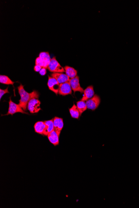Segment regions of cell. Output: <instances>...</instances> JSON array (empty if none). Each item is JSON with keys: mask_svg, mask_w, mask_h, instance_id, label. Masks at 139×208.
I'll list each match as a JSON object with an SVG mask.
<instances>
[{"mask_svg": "<svg viewBox=\"0 0 139 208\" xmlns=\"http://www.w3.org/2000/svg\"><path fill=\"white\" fill-rule=\"evenodd\" d=\"M84 95L81 100L85 102L92 98L94 95L93 86L92 85L87 86L84 90Z\"/></svg>", "mask_w": 139, "mask_h": 208, "instance_id": "obj_12", "label": "cell"}, {"mask_svg": "<svg viewBox=\"0 0 139 208\" xmlns=\"http://www.w3.org/2000/svg\"><path fill=\"white\" fill-rule=\"evenodd\" d=\"M72 89L69 81L60 84L59 94L62 96H66L69 94H71L72 92Z\"/></svg>", "mask_w": 139, "mask_h": 208, "instance_id": "obj_8", "label": "cell"}, {"mask_svg": "<svg viewBox=\"0 0 139 208\" xmlns=\"http://www.w3.org/2000/svg\"><path fill=\"white\" fill-rule=\"evenodd\" d=\"M101 98L97 95H94L92 98L86 101V103L87 109L94 111L97 109L100 103Z\"/></svg>", "mask_w": 139, "mask_h": 208, "instance_id": "obj_5", "label": "cell"}, {"mask_svg": "<svg viewBox=\"0 0 139 208\" xmlns=\"http://www.w3.org/2000/svg\"><path fill=\"white\" fill-rule=\"evenodd\" d=\"M48 69L53 73H63L65 72L64 68H62L58 62L55 57L51 59Z\"/></svg>", "mask_w": 139, "mask_h": 208, "instance_id": "obj_2", "label": "cell"}, {"mask_svg": "<svg viewBox=\"0 0 139 208\" xmlns=\"http://www.w3.org/2000/svg\"><path fill=\"white\" fill-rule=\"evenodd\" d=\"M53 119L55 130L61 132L64 126L63 119L58 117H55Z\"/></svg>", "mask_w": 139, "mask_h": 208, "instance_id": "obj_13", "label": "cell"}, {"mask_svg": "<svg viewBox=\"0 0 139 208\" xmlns=\"http://www.w3.org/2000/svg\"><path fill=\"white\" fill-rule=\"evenodd\" d=\"M39 57L40 58L43 62V67L45 69H48L51 60L48 52H43L40 53Z\"/></svg>", "mask_w": 139, "mask_h": 208, "instance_id": "obj_11", "label": "cell"}, {"mask_svg": "<svg viewBox=\"0 0 139 208\" xmlns=\"http://www.w3.org/2000/svg\"><path fill=\"white\" fill-rule=\"evenodd\" d=\"M48 86L49 89L55 93L56 95L59 94L60 84L58 82L56 79L52 77L48 76Z\"/></svg>", "mask_w": 139, "mask_h": 208, "instance_id": "obj_6", "label": "cell"}, {"mask_svg": "<svg viewBox=\"0 0 139 208\" xmlns=\"http://www.w3.org/2000/svg\"><path fill=\"white\" fill-rule=\"evenodd\" d=\"M69 81L74 92H80L81 93L84 92V89L81 87L80 84L79 77L78 76H76L74 78L70 79Z\"/></svg>", "mask_w": 139, "mask_h": 208, "instance_id": "obj_7", "label": "cell"}, {"mask_svg": "<svg viewBox=\"0 0 139 208\" xmlns=\"http://www.w3.org/2000/svg\"><path fill=\"white\" fill-rule=\"evenodd\" d=\"M39 72L41 76L45 75L47 73L46 69H45V68H42L40 71Z\"/></svg>", "mask_w": 139, "mask_h": 208, "instance_id": "obj_21", "label": "cell"}, {"mask_svg": "<svg viewBox=\"0 0 139 208\" xmlns=\"http://www.w3.org/2000/svg\"><path fill=\"white\" fill-rule=\"evenodd\" d=\"M0 82L1 83L4 84V85H13L15 82L12 81L8 76L1 75L0 76Z\"/></svg>", "mask_w": 139, "mask_h": 208, "instance_id": "obj_19", "label": "cell"}, {"mask_svg": "<svg viewBox=\"0 0 139 208\" xmlns=\"http://www.w3.org/2000/svg\"><path fill=\"white\" fill-rule=\"evenodd\" d=\"M45 124L44 121H38L35 123L34 126L35 132L43 135L45 129Z\"/></svg>", "mask_w": 139, "mask_h": 208, "instance_id": "obj_14", "label": "cell"}, {"mask_svg": "<svg viewBox=\"0 0 139 208\" xmlns=\"http://www.w3.org/2000/svg\"><path fill=\"white\" fill-rule=\"evenodd\" d=\"M42 68H43L40 66L36 65L35 66V67H34V69L36 72H39Z\"/></svg>", "mask_w": 139, "mask_h": 208, "instance_id": "obj_22", "label": "cell"}, {"mask_svg": "<svg viewBox=\"0 0 139 208\" xmlns=\"http://www.w3.org/2000/svg\"><path fill=\"white\" fill-rule=\"evenodd\" d=\"M64 68L66 74L70 79L74 78L77 76V71L74 68L68 66H66Z\"/></svg>", "mask_w": 139, "mask_h": 208, "instance_id": "obj_16", "label": "cell"}, {"mask_svg": "<svg viewBox=\"0 0 139 208\" xmlns=\"http://www.w3.org/2000/svg\"><path fill=\"white\" fill-rule=\"evenodd\" d=\"M22 113L28 114V113L25 112L21 107L19 104H17L12 102L11 98H10V101L9 102V108L7 113L5 115H11L12 116L16 113Z\"/></svg>", "mask_w": 139, "mask_h": 208, "instance_id": "obj_3", "label": "cell"}, {"mask_svg": "<svg viewBox=\"0 0 139 208\" xmlns=\"http://www.w3.org/2000/svg\"><path fill=\"white\" fill-rule=\"evenodd\" d=\"M8 88H9V87H7L6 89L4 90L0 89V99H2V96L4 94H6V93H9V92L8 91Z\"/></svg>", "mask_w": 139, "mask_h": 208, "instance_id": "obj_20", "label": "cell"}, {"mask_svg": "<svg viewBox=\"0 0 139 208\" xmlns=\"http://www.w3.org/2000/svg\"><path fill=\"white\" fill-rule=\"evenodd\" d=\"M18 89L20 96L19 105L21 107L24 111H27L28 102L32 99H38L39 97V94L37 91L35 90H34L31 93L27 92L24 88V86L21 84L18 86Z\"/></svg>", "mask_w": 139, "mask_h": 208, "instance_id": "obj_1", "label": "cell"}, {"mask_svg": "<svg viewBox=\"0 0 139 208\" xmlns=\"http://www.w3.org/2000/svg\"><path fill=\"white\" fill-rule=\"evenodd\" d=\"M51 75V77L56 79L60 84L69 81L70 79L66 74L62 73H53Z\"/></svg>", "mask_w": 139, "mask_h": 208, "instance_id": "obj_10", "label": "cell"}, {"mask_svg": "<svg viewBox=\"0 0 139 208\" xmlns=\"http://www.w3.org/2000/svg\"><path fill=\"white\" fill-rule=\"evenodd\" d=\"M40 105V101L37 99L34 98L30 100L28 102L27 108L30 113H37L41 110Z\"/></svg>", "mask_w": 139, "mask_h": 208, "instance_id": "obj_4", "label": "cell"}, {"mask_svg": "<svg viewBox=\"0 0 139 208\" xmlns=\"http://www.w3.org/2000/svg\"><path fill=\"white\" fill-rule=\"evenodd\" d=\"M69 111L72 118L76 119H79L80 114L77 106L75 104H74L73 106L69 109Z\"/></svg>", "mask_w": 139, "mask_h": 208, "instance_id": "obj_17", "label": "cell"}, {"mask_svg": "<svg viewBox=\"0 0 139 208\" xmlns=\"http://www.w3.org/2000/svg\"><path fill=\"white\" fill-rule=\"evenodd\" d=\"M60 133V132L56 131L54 130L48 135L49 140L54 146H56L59 144Z\"/></svg>", "mask_w": 139, "mask_h": 208, "instance_id": "obj_9", "label": "cell"}, {"mask_svg": "<svg viewBox=\"0 0 139 208\" xmlns=\"http://www.w3.org/2000/svg\"><path fill=\"white\" fill-rule=\"evenodd\" d=\"M45 123V131L43 133V135L48 136V134L51 133V132L53 131L54 130V124H53V119L48 120H45L44 121Z\"/></svg>", "mask_w": 139, "mask_h": 208, "instance_id": "obj_15", "label": "cell"}, {"mask_svg": "<svg viewBox=\"0 0 139 208\" xmlns=\"http://www.w3.org/2000/svg\"><path fill=\"white\" fill-rule=\"evenodd\" d=\"M77 106V109L79 111L80 116L87 109L86 103L84 101L81 100L78 101L77 102V106Z\"/></svg>", "mask_w": 139, "mask_h": 208, "instance_id": "obj_18", "label": "cell"}]
</instances>
